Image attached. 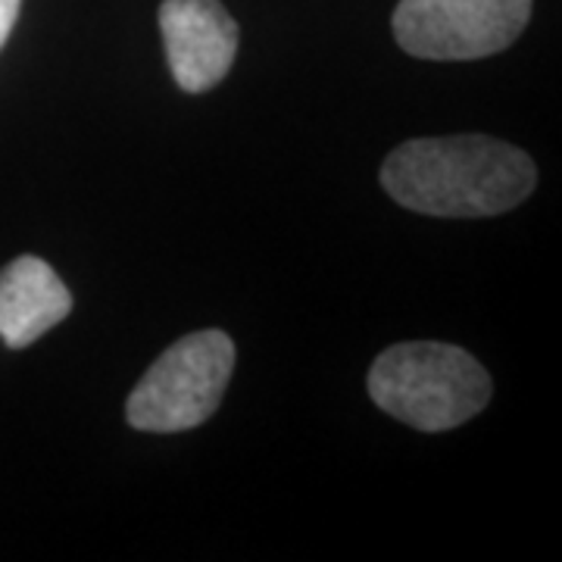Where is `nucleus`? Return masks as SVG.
<instances>
[{
    "instance_id": "f257e3e1",
    "label": "nucleus",
    "mask_w": 562,
    "mask_h": 562,
    "mask_svg": "<svg viewBox=\"0 0 562 562\" xmlns=\"http://www.w3.org/2000/svg\"><path fill=\"white\" fill-rule=\"evenodd\" d=\"M535 160L487 135L416 138L387 154L382 188L425 216L482 220L516 210L535 191Z\"/></svg>"
},
{
    "instance_id": "f03ea898",
    "label": "nucleus",
    "mask_w": 562,
    "mask_h": 562,
    "mask_svg": "<svg viewBox=\"0 0 562 562\" xmlns=\"http://www.w3.org/2000/svg\"><path fill=\"white\" fill-rule=\"evenodd\" d=\"M491 391L487 369L453 344H394L369 369L375 406L419 431L460 428L487 406Z\"/></svg>"
},
{
    "instance_id": "7ed1b4c3",
    "label": "nucleus",
    "mask_w": 562,
    "mask_h": 562,
    "mask_svg": "<svg viewBox=\"0 0 562 562\" xmlns=\"http://www.w3.org/2000/svg\"><path fill=\"white\" fill-rule=\"evenodd\" d=\"M235 369V341L206 328L176 341L135 384L125 419L138 431L176 435L198 428L220 409Z\"/></svg>"
},
{
    "instance_id": "20e7f679",
    "label": "nucleus",
    "mask_w": 562,
    "mask_h": 562,
    "mask_svg": "<svg viewBox=\"0 0 562 562\" xmlns=\"http://www.w3.org/2000/svg\"><path fill=\"white\" fill-rule=\"evenodd\" d=\"M531 20V0H401L394 38L419 60H482L506 50Z\"/></svg>"
},
{
    "instance_id": "39448f33",
    "label": "nucleus",
    "mask_w": 562,
    "mask_h": 562,
    "mask_svg": "<svg viewBox=\"0 0 562 562\" xmlns=\"http://www.w3.org/2000/svg\"><path fill=\"white\" fill-rule=\"evenodd\" d=\"M160 32L181 91L203 94L228 76L238 54V22L220 0H162Z\"/></svg>"
},
{
    "instance_id": "423d86ee",
    "label": "nucleus",
    "mask_w": 562,
    "mask_h": 562,
    "mask_svg": "<svg viewBox=\"0 0 562 562\" xmlns=\"http://www.w3.org/2000/svg\"><path fill=\"white\" fill-rule=\"evenodd\" d=\"M72 313V294L38 257H20L0 269V338L22 350Z\"/></svg>"
},
{
    "instance_id": "0eeeda50",
    "label": "nucleus",
    "mask_w": 562,
    "mask_h": 562,
    "mask_svg": "<svg viewBox=\"0 0 562 562\" xmlns=\"http://www.w3.org/2000/svg\"><path fill=\"white\" fill-rule=\"evenodd\" d=\"M20 7H22V0H0V47L7 44L10 32H13V25H16V20H20Z\"/></svg>"
}]
</instances>
